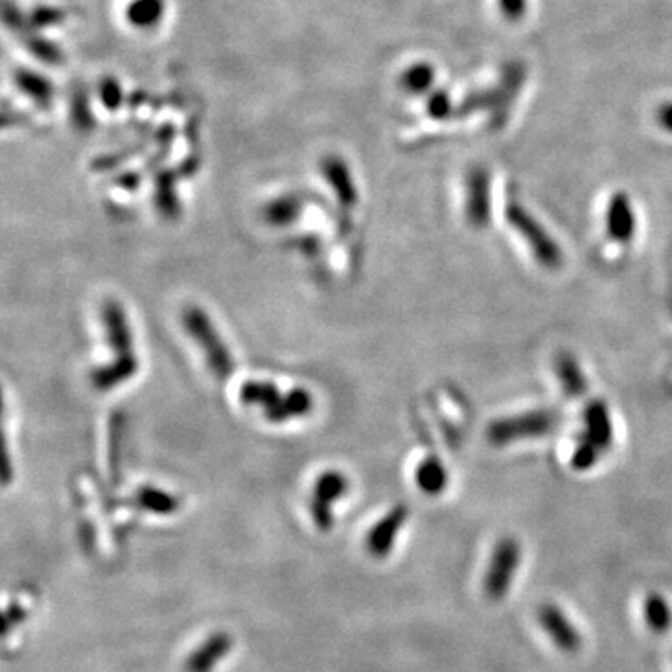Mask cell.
<instances>
[{
	"instance_id": "5bb4252c",
	"label": "cell",
	"mask_w": 672,
	"mask_h": 672,
	"mask_svg": "<svg viewBox=\"0 0 672 672\" xmlns=\"http://www.w3.org/2000/svg\"><path fill=\"white\" fill-rule=\"evenodd\" d=\"M602 456V452L594 447L592 443H588V441L579 437L574 452H572L570 463H572V467H574L575 471L585 473V471H590L596 463L600 462Z\"/></svg>"
},
{
	"instance_id": "9a60e30c",
	"label": "cell",
	"mask_w": 672,
	"mask_h": 672,
	"mask_svg": "<svg viewBox=\"0 0 672 672\" xmlns=\"http://www.w3.org/2000/svg\"><path fill=\"white\" fill-rule=\"evenodd\" d=\"M140 499H142V504L148 510H154V512H159V514H168V512L176 510L174 499L168 497V495H163L161 491L144 490Z\"/></svg>"
},
{
	"instance_id": "8992f818",
	"label": "cell",
	"mask_w": 672,
	"mask_h": 672,
	"mask_svg": "<svg viewBox=\"0 0 672 672\" xmlns=\"http://www.w3.org/2000/svg\"><path fill=\"white\" fill-rule=\"evenodd\" d=\"M581 439L592 443L602 454L609 452L615 443V426L609 406L603 400H590L583 409Z\"/></svg>"
},
{
	"instance_id": "8fae6325",
	"label": "cell",
	"mask_w": 672,
	"mask_h": 672,
	"mask_svg": "<svg viewBox=\"0 0 672 672\" xmlns=\"http://www.w3.org/2000/svg\"><path fill=\"white\" fill-rule=\"evenodd\" d=\"M555 374L560 389L568 398H581L588 391V381L579 361L572 353H560L555 359Z\"/></svg>"
},
{
	"instance_id": "2e32d148",
	"label": "cell",
	"mask_w": 672,
	"mask_h": 672,
	"mask_svg": "<svg viewBox=\"0 0 672 672\" xmlns=\"http://www.w3.org/2000/svg\"><path fill=\"white\" fill-rule=\"evenodd\" d=\"M499 10L506 21L518 23L527 12V0H499Z\"/></svg>"
},
{
	"instance_id": "ac0fdd59",
	"label": "cell",
	"mask_w": 672,
	"mask_h": 672,
	"mask_svg": "<svg viewBox=\"0 0 672 672\" xmlns=\"http://www.w3.org/2000/svg\"><path fill=\"white\" fill-rule=\"evenodd\" d=\"M430 112L435 118H447L452 112V107H450V99H448L447 94L439 92L435 94L434 98L430 99Z\"/></svg>"
},
{
	"instance_id": "d6986e66",
	"label": "cell",
	"mask_w": 672,
	"mask_h": 672,
	"mask_svg": "<svg viewBox=\"0 0 672 672\" xmlns=\"http://www.w3.org/2000/svg\"><path fill=\"white\" fill-rule=\"evenodd\" d=\"M659 126L663 127L667 133H672V101H667L659 107L656 112Z\"/></svg>"
},
{
	"instance_id": "e0dca14e",
	"label": "cell",
	"mask_w": 672,
	"mask_h": 672,
	"mask_svg": "<svg viewBox=\"0 0 672 672\" xmlns=\"http://www.w3.org/2000/svg\"><path fill=\"white\" fill-rule=\"evenodd\" d=\"M432 81H434V73L428 66H417L407 75V86L413 88L415 92H422L424 88H428L432 84Z\"/></svg>"
},
{
	"instance_id": "4fadbf2b",
	"label": "cell",
	"mask_w": 672,
	"mask_h": 672,
	"mask_svg": "<svg viewBox=\"0 0 672 672\" xmlns=\"http://www.w3.org/2000/svg\"><path fill=\"white\" fill-rule=\"evenodd\" d=\"M644 620L652 633L663 635L672 628V609L659 592H650L644 600Z\"/></svg>"
},
{
	"instance_id": "6da1fadb",
	"label": "cell",
	"mask_w": 672,
	"mask_h": 672,
	"mask_svg": "<svg viewBox=\"0 0 672 672\" xmlns=\"http://www.w3.org/2000/svg\"><path fill=\"white\" fill-rule=\"evenodd\" d=\"M504 215L506 221L514 228V232L527 245L536 264H540L547 271H555L562 267L564 252L559 241L547 232L546 226L540 223L531 211L516 200H510L504 208Z\"/></svg>"
},
{
	"instance_id": "277c9868",
	"label": "cell",
	"mask_w": 672,
	"mask_h": 672,
	"mask_svg": "<svg viewBox=\"0 0 672 672\" xmlns=\"http://www.w3.org/2000/svg\"><path fill=\"white\" fill-rule=\"evenodd\" d=\"M490 172L471 167L465 176V221L475 230H486L491 223Z\"/></svg>"
},
{
	"instance_id": "7a4b0ae2",
	"label": "cell",
	"mask_w": 672,
	"mask_h": 672,
	"mask_svg": "<svg viewBox=\"0 0 672 672\" xmlns=\"http://www.w3.org/2000/svg\"><path fill=\"white\" fill-rule=\"evenodd\" d=\"M557 424L559 415L553 409H531L512 417L493 420L486 430V437L491 445L504 447L519 441L547 437L557 428Z\"/></svg>"
},
{
	"instance_id": "9c48e42d",
	"label": "cell",
	"mask_w": 672,
	"mask_h": 672,
	"mask_svg": "<svg viewBox=\"0 0 672 672\" xmlns=\"http://www.w3.org/2000/svg\"><path fill=\"white\" fill-rule=\"evenodd\" d=\"M185 325H187V329H189L191 335L198 336V338L202 340L200 346L204 348V351L215 359V366H213V368H215L217 376H221V378L226 376V372H228L230 366H232L230 355H228L226 348L223 350V346H221V342L217 340V335H215L211 323L208 325V320L204 318V314H202L200 310H196V308H191V310L187 312V316H185Z\"/></svg>"
},
{
	"instance_id": "3957f363",
	"label": "cell",
	"mask_w": 672,
	"mask_h": 672,
	"mask_svg": "<svg viewBox=\"0 0 672 672\" xmlns=\"http://www.w3.org/2000/svg\"><path fill=\"white\" fill-rule=\"evenodd\" d=\"M521 546L514 536L501 538L491 551L488 572L484 577V592L491 602H501L510 592L512 581L518 574Z\"/></svg>"
},
{
	"instance_id": "7c38bea8",
	"label": "cell",
	"mask_w": 672,
	"mask_h": 672,
	"mask_svg": "<svg viewBox=\"0 0 672 672\" xmlns=\"http://www.w3.org/2000/svg\"><path fill=\"white\" fill-rule=\"evenodd\" d=\"M415 482L424 495L437 497L441 495L448 484V471L437 456H428L417 465Z\"/></svg>"
},
{
	"instance_id": "5b68a950",
	"label": "cell",
	"mask_w": 672,
	"mask_h": 672,
	"mask_svg": "<svg viewBox=\"0 0 672 672\" xmlns=\"http://www.w3.org/2000/svg\"><path fill=\"white\" fill-rule=\"evenodd\" d=\"M538 620H540L542 630L546 631L547 637L562 652L575 654L583 646L581 633L577 631L574 622L566 616L559 605H555V603L540 605Z\"/></svg>"
},
{
	"instance_id": "ba28073f",
	"label": "cell",
	"mask_w": 672,
	"mask_h": 672,
	"mask_svg": "<svg viewBox=\"0 0 672 672\" xmlns=\"http://www.w3.org/2000/svg\"><path fill=\"white\" fill-rule=\"evenodd\" d=\"M407 516H409L407 506L398 504L385 518L379 519L378 525L368 532V538H366V547L372 557L385 559L391 553L398 532L402 531V527L406 525Z\"/></svg>"
},
{
	"instance_id": "52a82bcc",
	"label": "cell",
	"mask_w": 672,
	"mask_h": 672,
	"mask_svg": "<svg viewBox=\"0 0 672 672\" xmlns=\"http://www.w3.org/2000/svg\"><path fill=\"white\" fill-rule=\"evenodd\" d=\"M605 232L618 245H630L637 232V217L633 211L630 196L615 193L607 202L605 210Z\"/></svg>"
},
{
	"instance_id": "30bf717a",
	"label": "cell",
	"mask_w": 672,
	"mask_h": 672,
	"mask_svg": "<svg viewBox=\"0 0 672 672\" xmlns=\"http://www.w3.org/2000/svg\"><path fill=\"white\" fill-rule=\"evenodd\" d=\"M232 637L228 633H215L211 635L206 643L202 644L196 652H193L187 663L185 671L187 672H211L213 667L232 650Z\"/></svg>"
}]
</instances>
